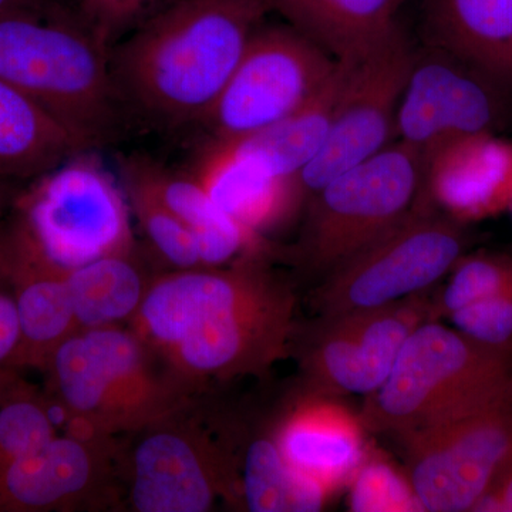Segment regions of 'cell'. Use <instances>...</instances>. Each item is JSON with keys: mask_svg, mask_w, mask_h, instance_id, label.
Here are the masks:
<instances>
[{"mask_svg": "<svg viewBox=\"0 0 512 512\" xmlns=\"http://www.w3.org/2000/svg\"><path fill=\"white\" fill-rule=\"evenodd\" d=\"M393 439L421 511H474L512 451V380Z\"/></svg>", "mask_w": 512, "mask_h": 512, "instance_id": "9", "label": "cell"}, {"mask_svg": "<svg viewBox=\"0 0 512 512\" xmlns=\"http://www.w3.org/2000/svg\"><path fill=\"white\" fill-rule=\"evenodd\" d=\"M338 69L292 26L258 28L201 126L212 140H238L274 126L318 96Z\"/></svg>", "mask_w": 512, "mask_h": 512, "instance_id": "13", "label": "cell"}, {"mask_svg": "<svg viewBox=\"0 0 512 512\" xmlns=\"http://www.w3.org/2000/svg\"><path fill=\"white\" fill-rule=\"evenodd\" d=\"M123 174L128 204L146 235L151 252L170 269L201 268L194 234L137 178Z\"/></svg>", "mask_w": 512, "mask_h": 512, "instance_id": "28", "label": "cell"}, {"mask_svg": "<svg viewBox=\"0 0 512 512\" xmlns=\"http://www.w3.org/2000/svg\"><path fill=\"white\" fill-rule=\"evenodd\" d=\"M353 511H421L409 481L392 468L369 464L359 471L350 495Z\"/></svg>", "mask_w": 512, "mask_h": 512, "instance_id": "31", "label": "cell"}, {"mask_svg": "<svg viewBox=\"0 0 512 512\" xmlns=\"http://www.w3.org/2000/svg\"><path fill=\"white\" fill-rule=\"evenodd\" d=\"M43 373L66 433L79 436H133L191 409L201 394L128 326L77 330Z\"/></svg>", "mask_w": 512, "mask_h": 512, "instance_id": "4", "label": "cell"}, {"mask_svg": "<svg viewBox=\"0 0 512 512\" xmlns=\"http://www.w3.org/2000/svg\"><path fill=\"white\" fill-rule=\"evenodd\" d=\"M9 200L10 197L8 190L0 184V225L3 224V217H5V211L6 208H8Z\"/></svg>", "mask_w": 512, "mask_h": 512, "instance_id": "36", "label": "cell"}, {"mask_svg": "<svg viewBox=\"0 0 512 512\" xmlns=\"http://www.w3.org/2000/svg\"><path fill=\"white\" fill-rule=\"evenodd\" d=\"M0 77L35 101L83 151L119 133L124 100L111 47L69 2L37 0L0 18Z\"/></svg>", "mask_w": 512, "mask_h": 512, "instance_id": "3", "label": "cell"}, {"mask_svg": "<svg viewBox=\"0 0 512 512\" xmlns=\"http://www.w3.org/2000/svg\"><path fill=\"white\" fill-rule=\"evenodd\" d=\"M275 416L276 437L285 460L299 473L328 488L353 473L362 457L359 417L329 397L296 392Z\"/></svg>", "mask_w": 512, "mask_h": 512, "instance_id": "19", "label": "cell"}, {"mask_svg": "<svg viewBox=\"0 0 512 512\" xmlns=\"http://www.w3.org/2000/svg\"><path fill=\"white\" fill-rule=\"evenodd\" d=\"M430 319L433 289L377 308L298 320L289 349L298 365V392L329 399L366 397L390 375L409 336Z\"/></svg>", "mask_w": 512, "mask_h": 512, "instance_id": "11", "label": "cell"}, {"mask_svg": "<svg viewBox=\"0 0 512 512\" xmlns=\"http://www.w3.org/2000/svg\"><path fill=\"white\" fill-rule=\"evenodd\" d=\"M190 173L225 214L261 237L305 207L301 177L269 173L229 141L210 138Z\"/></svg>", "mask_w": 512, "mask_h": 512, "instance_id": "17", "label": "cell"}, {"mask_svg": "<svg viewBox=\"0 0 512 512\" xmlns=\"http://www.w3.org/2000/svg\"><path fill=\"white\" fill-rule=\"evenodd\" d=\"M421 42L466 60L512 92V0H424Z\"/></svg>", "mask_w": 512, "mask_h": 512, "instance_id": "21", "label": "cell"}, {"mask_svg": "<svg viewBox=\"0 0 512 512\" xmlns=\"http://www.w3.org/2000/svg\"><path fill=\"white\" fill-rule=\"evenodd\" d=\"M195 406L133 434L137 439L126 457L120 453L134 511L207 512L220 498L244 507L241 427H225L224 433L212 436L192 417Z\"/></svg>", "mask_w": 512, "mask_h": 512, "instance_id": "10", "label": "cell"}, {"mask_svg": "<svg viewBox=\"0 0 512 512\" xmlns=\"http://www.w3.org/2000/svg\"><path fill=\"white\" fill-rule=\"evenodd\" d=\"M0 279L12 292L19 315L13 369L43 372L56 349L79 329L67 272L46 258L16 217L0 225Z\"/></svg>", "mask_w": 512, "mask_h": 512, "instance_id": "16", "label": "cell"}, {"mask_svg": "<svg viewBox=\"0 0 512 512\" xmlns=\"http://www.w3.org/2000/svg\"><path fill=\"white\" fill-rule=\"evenodd\" d=\"M447 319L458 332L483 345L512 349V291L471 303Z\"/></svg>", "mask_w": 512, "mask_h": 512, "instance_id": "32", "label": "cell"}, {"mask_svg": "<svg viewBox=\"0 0 512 512\" xmlns=\"http://www.w3.org/2000/svg\"><path fill=\"white\" fill-rule=\"evenodd\" d=\"M511 208H512V204H511Z\"/></svg>", "mask_w": 512, "mask_h": 512, "instance_id": "38", "label": "cell"}, {"mask_svg": "<svg viewBox=\"0 0 512 512\" xmlns=\"http://www.w3.org/2000/svg\"><path fill=\"white\" fill-rule=\"evenodd\" d=\"M20 346V322L15 299L0 279V369H13Z\"/></svg>", "mask_w": 512, "mask_h": 512, "instance_id": "33", "label": "cell"}, {"mask_svg": "<svg viewBox=\"0 0 512 512\" xmlns=\"http://www.w3.org/2000/svg\"><path fill=\"white\" fill-rule=\"evenodd\" d=\"M90 151L35 178L16 201L29 237L66 272L137 244L123 185Z\"/></svg>", "mask_w": 512, "mask_h": 512, "instance_id": "8", "label": "cell"}, {"mask_svg": "<svg viewBox=\"0 0 512 512\" xmlns=\"http://www.w3.org/2000/svg\"><path fill=\"white\" fill-rule=\"evenodd\" d=\"M83 151L45 110L0 77V178H37Z\"/></svg>", "mask_w": 512, "mask_h": 512, "instance_id": "25", "label": "cell"}, {"mask_svg": "<svg viewBox=\"0 0 512 512\" xmlns=\"http://www.w3.org/2000/svg\"><path fill=\"white\" fill-rule=\"evenodd\" d=\"M474 511L512 512V451Z\"/></svg>", "mask_w": 512, "mask_h": 512, "instance_id": "34", "label": "cell"}, {"mask_svg": "<svg viewBox=\"0 0 512 512\" xmlns=\"http://www.w3.org/2000/svg\"><path fill=\"white\" fill-rule=\"evenodd\" d=\"M511 380L512 349L483 345L430 319L406 340L392 372L367 394L357 417L363 430L393 437L476 403Z\"/></svg>", "mask_w": 512, "mask_h": 512, "instance_id": "6", "label": "cell"}, {"mask_svg": "<svg viewBox=\"0 0 512 512\" xmlns=\"http://www.w3.org/2000/svg\"><path fill=\"white\" fill-rule=\"evenodd\" d=\"M100 39L113 49L174 0H67Z\"/></svg>", "mask_w": 512, "mask_h": 512, "instance_id": "30", "label": "cell"}, {"mask_svg": "<svg viewBox=\"0 0 512 512\" xmlns=\"http://www.w3.org/2000/svg\"><path fill=\"white\" fill-rule=\"evenodd\" d=\"M396 2H397V6H399V8H400V5H402V3L404 2V0H396Z\"/></svg>", "mask_w": 512, "mask_h": 512, "instance_id": "37", "label": "cell"}, {"mask_svg": "<svg viewBox=\"0 0 512 512\" xmlns=\"http://www.w3.org/2000/svg\"><path fill=\"white\" fill-rule=\"evenodd\" d=\"M423 198L420 158L394 140L306 198L299 237L291 247L278 248V259L295 269L296 284H318Z\"/></svg>", "mask_w": 512, "mask_h": 512, "instance_id": "5", "label": "cell"}, {"mask_svg": "<svg viewBox=\"0 0 512 512\" xmlns=\"http://www.w3.org/2000/svg\"><path fill=\"white\" fill-rule=\"evenodd\" d=\"M156 274L138 244L67 272L77 329L127 326Z\"/></svg>", "mask_w": 512, "mask_h": 512, "instance_id": "22", "label": "cell"}, {"mask_svg": "<svg viewBox=\"0 0 512 512\" xmlns=\"http://www.w3.org/2000/svg\"><path fill=\"white\" fill-rule=\"evenodd\" d=\"M274 259L249 252L227 265L157 272L127 326L198 392L211 382L265 379L291 357L298 322L296 281Z\"/></svg>", "mask_w": 512, "mask_h": 512, "instance_id": "1", "label": "cell"}, {"mask_svg": "<svg viewBox=\"0 0 512 512\" xmlns=\"http://www.w3.org/2000/svg\"><path fill=\"white\" fill-rule=\"evenodd\" d=\"M512 124V92L466 60L440 49H414L412 70L396 116V140L427 168L441 151Z\"/></svg>", "mask_w": 512, "mask_h": 512, "instance_id": "12", "label": "cell"}, {"mask_svg": "<svg viewBox=\"0 0 512 512\" xmlns=\"http://www.w3.org/2000/svg\"><path fill=\"white\" fill-rule=\"evenodd\" d=\"M35 2L37 0H0V18L13 12V10L25 8V6L32 5Z\"/></svg>", "mask_w": 512, "mask_h": 512, "instance_id": "35", "label": "cell"}, {"mask_svg": "<svg viewBox=\"0 0 512 512\" xmlns=\"http://www.w3.org/2000/svg\"><path fill=\"white\" fill-rule=\"evenodd\" d=\"M424 201L464 224L511 208V141L477 134L441 151L427 168Z\"/></svg>", "mask_w": 512, "mask_h": 512, "instance_id": "18", "label": "cell"}, {"mask_svg": "<svg viewBox=\"0 0 512 512\" xmlns=\"http://www.w3.org/2000/svg\"><path fill=\"white\" fill-rule=\"evenodd\" d=\"M268 10L266 0H174L111 49L121 97L161 123L202 124Z\"/></svg>", "mask_w": 512, "mask_h": 512, "instance_id": "2", "label": "cell"}, {"mask_svg": "<svg viewBox=\"0 0 512 512\" xmlns=\"http://www.w3.org/2000/svg\"><path fill=\"white\" fill-rule=\"evenodd\" d=\"M333 59H355L399 25L396 0H266Z\"/></svg>", "mask_w": 512, "mask_h": 512, "instance_id": "23", "label": "cell"}, {"mask_svg": "<svg viewBox=\"0 0 512 512\" xmlns=\"http://www.w3.org/2000/svg\"><path fill=\"white\" fill-rule=\"evenodd\" d=\"M414 47L397 25L355 59L342 60V83L325 146L301 173L306 198L396 140V116Z\"/></svg>", "mask_w": 512, "mask_h": 512, "instance_id": "14", "label": "cell"}, {"mask_svg": "<svg viewBox=\"0 0 512 512\" xmlns=\"http://www.w3.org/2000/svg\"><path fill=\"white\" fill-rule=\"evenodd\" d=\"M239 477L242 505L251 512H316L322 510L328 493L325 485L285 460L275 417L268 427H242Z\"/></svg>", "mask_w": 512, "mask_h": 512, "instance_id": "24", "label": "cell"}, {"mask_svg": "<svg viewBox=\"0 0 512 512\" xmlns=\"http://www.w3.org/2000/svg\"><path fill=\"white\" fill-rule=\"evenodd\" d=\"M441 291L433 292V319L448 318L471 303L512 291V256L495 252L464 254Z\"/></svg>", "mask_w": 512, "mask_h": 512, "instance_id": "29", "label": "cell"}, {"mask_svg": "<svg viewBox=\"0 0 512 512\" xmlns=\"http://www.w3.org/2000/svg\"><path fill=\"white\" fill-rule=\"evenodd\" d=\"M56 436L46 393L26 382L18 369H0V467L35 453Z\"/></svg>", "mask_w": 512, "mask_h": 512, "instance_id": "27", "label": "cell"}, {"mask_svg": "<svg viewBox=\"0 0 512 512\" xmlns=\"http://www.w3.org/2000/svg\"><path fill=\"white\" fill-rule=\"evenodd\" d=\"M121 173L146 185L191 229L202 266L231 264L249 252L274 254L276 247L271 241L232 220L191 173H174L147 157L126 158Z\"/></svg>", "mask_w": 512, "mask_h": 512, "instance_id": "20", "label": "cell"}, {"mask_svg": "<svg viewBox=\"0 0 512 512\" xmlns=\"http://www.w3.org/2000/svg\"><path fill=\"white\" fill-rule=\"evenodd\" d=\"M467 245L464 222L419 201L403 220L313 285L309 306L315 315L356 311L430 291Z\"/></svg>", "mask_w": 512, "mask_h": 512, "instance_id": "7", "label": "cell"}, {"mask_svg": "<svg viewBox=\"0 0 512 512\" xmlns=\"http://www.w3.org/2000/svg\"><path fill=\"white\" fill-rule=\"evenodd\" d=\"M342 73V66L338 62L332 79L301 110L274 126L251 136L229 140V143L269 173L281 177H301L305 167L315 160L325 146Z\"/></svg>", "mask_w": 512, "mask_h": 512, "instance_id": "26", "label": "cell"}, {"mask_svg": "<svg viewBox=\"0 0 512 512\" xmlns=\"http://www.w3.org/2000/svg\"><path fill=\"white\" fill-rule=\"evenodd\" d=\"M116 439L56 436L29 456L0 467V512L92 510L116 498Z\"/></svg>", "mask_w": 512, "mask_h": 512, "instance_id": "15", "label": "cell"}]
</instances>
